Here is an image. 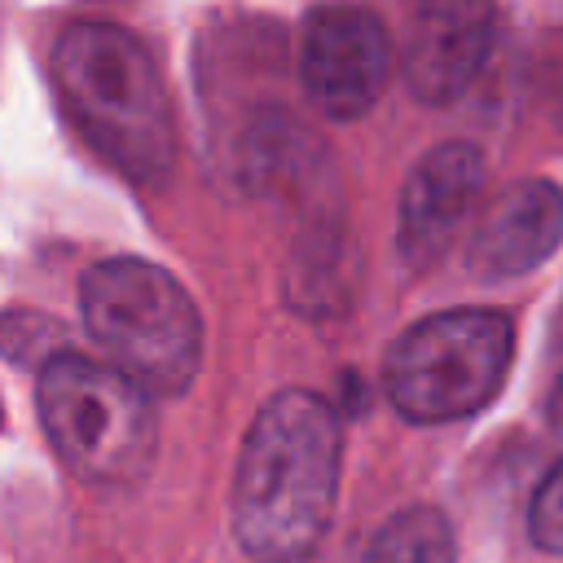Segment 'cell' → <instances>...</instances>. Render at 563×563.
Listing matches in <instances>:
<instances>
[{
	"label": "cell",
	"instance_id": "obj_1",
	"mask_svg": "<svg viewBox=\"0 0 563 563\" xmlns=\"http://www.w3.org/2000/svg\"><path fill=\"white\" fill-rule=\"evenodd\" d=\"M343 427L303 387H286L255 413L233 471V532L255 563L308 559L334 515Z\"/></svg>",
	"mask_w": 563,
	"mask_h": 563
},
{
	"label": "cell",
	"instance_id": "obj_2",
	"mask_svg": "<svg viewBox=\"0 0 563 563\" xmlns=\"http://www.w3.org/2000/svg\"><path fill=\"white\" fill-rule=\"evenodd\" d=\"M53 84L79 136L128 180L158 185L172 172V101L132 31L97 18L70 22L53 48Z\"/></svg>",
	"mask_w": 563,
	"mask_h": 563
},
{
	"label": "cell",
	"instance_id": "obj_3",
	"mask_svg": "<svg viewBox=\"0 0 563 563\" xmlns=\"http://www.w3.org/2000/svg\"><path fill=\"white\" fill-rule=\"evenodd\" d=\"M35 409L62 466L92 488H132L154 462V405L114 365L53 352L40 365Z\"/></svg>",
	"mask_w": 563,
	"mask_h": 563
},
{
	"label": "cell",
	"instance_id": "obj_4",
	"mask_svg": "<svg viewBox=\"0 0 563 563\" xmlns=\"http://www.w3.org/2000/svg\"><path fill=\"white\" fill-rule=\"evenodd\" d=\"M84 325L119 374L145 391H185L202 361V321L189 290L136 255L97 260L79 282Z\"/></svg>",
	"mask_w": 563,
	"mask_h": 563
},
{
	"label": "cell",
	"instance_id": "obj_5",
	"mask_svg": "<svg viewBox=\"0 0 563 563\" xmlns=\"http://www.w3.org/2000/svg\"><path fill=\"white\" fill-rule=\"evenodd\" d=\"M515 352V330L493 308H449L413 321L383 356L387 400L409 422H453L484 409Z\"/></svg>",
	"mask_w": 563,
	"mask_h": 563
},
{
	"label": "cell",
	"instance_id": "obj_6",
	"mask_svg": "<svg viewBox=\"0 0 563 563\" xmlns=\"http://www.w3.org/2000/svg\"><path fill=\"white\" fill-rule=\"evenodd\" d=\"M387 75H391V40L369 9L325 4L303 18L299 79L303 92L330 119L365 114L387 88Z\"/></svg>",
	"mask_w": 563,
	"mask_h": 563
},
{
	"label": "cell",
	"instance_id": "obj_7",
	"mask_svg": "<svg viewBox=\"0 0 563 563\" xmlns=\"http://www.w3.org/2000/svg\"><path fill=\"white\" fill-rule=\"evenodd\" d=\"M484 185V154L471 141H440L418 158L400 189V220H396V242L409 264H431L466 211L475 207Z\"/></svg>",
	"mask_w": 563,
	"mask_h": 563
},
{
	"label": "cell",
	"instance_id": "obj_8",
	"mask_svg": "<svg viewBox=\"0 0 563 563\" xmlns=\"http://www.w3.org/2000/svg\"><path fill=\"white\" fill-rule=\"evenodd\" d=\"M493 22L497 13L488 4H471V0L422 4L405 40V79L413 97H422L427 106H444L462 97L493 48Z\"/></svg>",
	"mask_w": 563,
	"mask_h": 563
},
{
	"label": "cell",
	"instance_id": "obj_9",
	"mask_svg": "<svg viewBox=\"0 0 563 563\" xmlns=\"http://www.w3.org/2000/svg\"><path fill=\"white\" fill-rule=\"evenodd\" d=\"M563 242V189L554 180H515L484 211L471 238V268L488 282L541 268Z\"/></svg>",
	"mask_w": 563,
	"mask_h": 563
},
{
	"label": "cell",
	"instance_id": "obj_10",
	"mask_svg": "<svg viewBox=\"0 0 563 563\" xmlns=\"http://www.w3.org/2000/svg\"><path fill=\"white\" fill-rule=\"evenodd\" d=\"M365 563H453V528L435 506H405L374 532Z\"/></svg>",
	"mask_w": 563,
	"mask_h": 563
},
{
	"label": "cell",
	"instance_id": "obj_11",
	"mask_svg": "<svg viewBox=\"0 0 563 563\" xmlns=\"http://www.w3.org/2000/svg\"><path fill=\"white\" fill-rule=\"evenodd\" d=\"M528 537L541 550L563 554V462L537 484L532 506H528Z\"/></svg>",
	"mask_w": 563,
	"mask_h": 563
},
{
	"label": "cell",
	"instance_id": "obj_12",
	"mask_svg": "<svg viewBox=\"0 0 563 563\" xmlns=\"http://www.w3.org/2000/svg\"><path fill=\"white\" fill-rule=\"evenodd\" d=\"M550 422L563 431V374H559V383H554V391H550Z\"/></svg>",
	"mask_w": 563,
	"mask_h": 563
}]
</instances>
